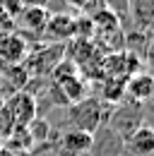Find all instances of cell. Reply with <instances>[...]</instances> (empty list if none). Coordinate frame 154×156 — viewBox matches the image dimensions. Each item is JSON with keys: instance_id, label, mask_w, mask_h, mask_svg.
Wrapping results in <instances>:
<instances>
[{"instance_id": "1", "label": "cell", "mask_w": 154, "mask_h": 156, "mask_svg": "<svg viewBox=\"0 0 154 156\" xmlns=\"http://www.w3.org/2000/svg\"><path fill=\"white\" fill-rule=\"evenodd\" d=\"M2 106L7 108V113L12 115V120H15L17 127H27V125L36 118V111H38L36 98L31 96L29 91H24V89L15 91L7 101H2Z\"/></svg>"}, {"instance_id": "2", "label": "cell", "mask_w": 154, "mask_h": 156, "mask_svg": "<svg viewBox=\"0 0 154 156\" xmlns=\"http://www.w3.org/2000/svg\"><path fill=\"white\" fill-rule=\"evenodd\" d=\"M92 149H94V132L72 127V130H68L60 137L58 154L60 156H82V154H89Z\"/></svg>"}, {"instance_id": "3", "label": "cell", "mask_w": 154, "mask_h": 156, "mask_svg": "<svg viewBox=\"0 0 154 156\" xmlns=\"http://www.w3.org/2000/svg\"><path fill=\"white\" fill-rule=\"evenodd\" d=\"M46 22H48V10L46 7H22L19 15L15 17V27H19L27 34L41 36L43 29H46Z\"/></svg>"}, {"instance_id": "4", "label": "cell", "mask_w": 154, "mask_h": 156, "mask_svg": "<svg viewBox=\"0 0 154 156\" xmlns=\"http://www.w3.org/2000/svg\"><path fill=\"white\" fill-rule=\"evenodd\" d=\"M72 120L77 122L79 130H87V132H94L96 127L101 125V103L99 101H82L72 108Z\"/></svg>"}, {"instance_id": "5", "label": "cell", "mask_w": 154, "mask_h": 156, "mask_svg": "<svg viewBox=\"0 0 154 156\" xmlns=\"http://www.w3.org/2000/svg\"><path fill=\"white\" fill-rule=\"evenodd\" d=\"M27 58V41L22 34L10 31L0 36V60H5L7 65H19Z\"/></svg>"}, {"instance_id": "6", "label": "cell", "mask_w": 154, "mask_h": 156, "mask_svg": "<svg viewBox=\"0 0 154 156\" xmlns=\"http://www.w3.org/2000/svg\"><path fill=\"white\" fill-rule=\"evenodd\" d=\"M125 147L137 156H152L154 154V127L140 125V127L130 130V135L125 137Z\"/></svg>"}, {"instance_id": "7", "label": "cell", "mask_w": 154, "mask_h": 156, "mask_svg": "<svg viewBox=\"0 0 154 156\" xmlns=\"http://www.w3.org/2000/svg\"><path fill=\"white\" fill-rule=\"evenodd\" d=\"M125 94H130L135 101H149L154 96V75L137 72L125 79Z\"/></svg>"}, {"instance_id": "8", "label": "cell", "mask_w": 154, "mask_h": 156, "mask_svg": "<svg viewBox=\"0 0 154 156\" xmlns=\"http://www.w3.org/2000/svg\"><path fill=\"white\" fill-rule=\"evenodd\" d=\"M43 34H48L51 39H70V36H75V17H70V15H48Z\"/></svg>"}, {"instance_id": "9", "label": "cell", "mask_w": 154, "mask_h": 156, "mask_svg": "<svg viewBox=\"0 0 154 156\" xmlns=\"http://www.w3.org/2000/svg\"><path fill=\"white\" fill-rule=\"evenodd\" d=\"M58 87L65 91V98H68V101H79V98L84 96V82L77 77V75H70V77L60 79Z\"/></svg>"}, {"instance_id": "10", "label": "cell", "mask_w": 154, "mask_h": 156, "mask_svg": "<svg viewBox=\"0 0 154 156\" xmlns=\"http://www.w3.org/2000/svg\"><path fill=\"white\" fill-rule=\"evenodd\" d=\"M125 94V79L123 77H108L106 79V84H104V94L101 96L106 98V101H120V96Z\"/></svg>"}, {"instance_id": "11", "label": "cell", "mask_w": 154, "mask_h": 156, "mask_svg": "<svg viewBox=\"0 0 154 156\" xmlns=\"http://www.w3.org/2000/svg\"><path fill=\"white\" fill-rule=\"evenodd\" d=\"M27 130H29V135H31V142H43L46 135H48V122L34 118V120L27 125Z\"/></svg>"}, {"instance_id": "12", "label": "cell", "mask_w": 154, "mask_h": 156, "mask_svg": "<svg viewBox=\"0 0 154 156\" xmlns=\"http://www.w3.org/2000/svg\"><path fill=\"white\" fill-rule=\"evenodd\" d=\"M22 7H24V5H22V0H2V2H0V10H2L7 17H12V20L19 15V10H22Z\"/></svg>"}, {"instance_id": "13", "label": "cell", "mask_w": 154, "mask_h": 156, "mask_svg": "<svg viewBox=\"0 0 154 156\" xmlns=\"http://www.w3.org/2000/svg\"><path fill=\"white\" fill-rule=\"evenodd\" d=\"M72 7H77V10H82V12H94L96 2L99 0H68Z\"/></svg>"}, {"instance_id": "14", "label": "cell", "mask_w": 154, "mask_h": 156, "mask_svg": "<svg viewBox=\"0 0 154 156\" xmlns=\"http://www.w3.org/2000/svg\"><path fill=\"white\" fill-rule=\"evenodd\" d=\"M22 5L24 7H46L48 0H22Z\"/></svg>"}, {"instance_id": "15", "label": "cell", "mask_w": 154, "mask_h": 156, "mask_svg": "<svg viewBox=\"0 0 154 156\" xmlns=\"http://www.w3.org/2000/svg\"><path fill=\"white\" fill-rule=\"evenodd\" d=\"M149 62H152V65H154V46H152V48H149Z\"/></svg>"}, {"instance_id": "16", "label": "cell", "mask_w": 154, "mask_h": 156, "mask_svg": "<svg viewBox=\"0 0 154 156\" xmlns=\"http://www.w3.org/2000/svg\"><path fill=\"white\" fill-rule=\"evenodd\" d=\"M0 147H2V139H0Z\"/></svg>"}]
</instances>
